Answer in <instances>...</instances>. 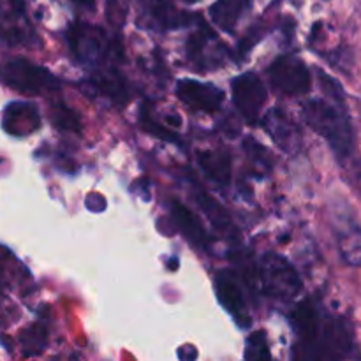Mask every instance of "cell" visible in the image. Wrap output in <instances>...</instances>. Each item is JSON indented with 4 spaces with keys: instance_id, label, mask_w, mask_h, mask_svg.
<instances>
[{
    "instance_id": "cell-6",
    "label": "cell",
    "mask_w": 361,
    "mask_h": 361,
    "mask_svg": "<svg viewBox=\"0 0 361 361\" xmlns=\"http://www.w3.org/2000/svg\"><path fill=\"white\" fill-rule=\"evenodd\" d=\"M233 101L240 115L249 123H256L263 115V108L267 104V88L259 76L254 73L240 74L233 80Z\"/></svg>"
},
{
    "instance_id": "cell-20",
    "label": "cell",
    "mask_w": 361,
    "mask_h": 361,
    "mask_svg": "<svg viewBox=\"0 0 361 361\" xmlns=\"http://www.w3.org/2000/svg\"><path fill=\"white\" fill-rule=\"evenodd\" d=\"M245 360H270L271 353L268 348V341L264 331H256L247 338V348H245Z\"/></svg>"
},
{
    "instance_id": "cell-24",
    "label": "cell",
    "mask_w": 361,
    "mask_h": 361,
    "mask_svg": "<svg viewBox=\"0 0 361 361\" xmlns=\"http://www.w3.org/2000/svg\"><path fill=\"white\" fill-rule=\"evenodd\" d=\"M73 2L81 7H87V9H92L95 6V0H73Z\"/></svg>"
},
{
    "instance_id": "cell-3",
    "label": "cell",
    "mask_w": 361,
    "mask_h": 361,
    "mask_svg": "<svg viewBox=\"0 0 361 361\" xmlns=\"http://www.w3.org/2000/svg\"><path fill=\"white\" fill-rule=\"evenodd\" d=\"M2 80L13 90L25 95H44L60 88L59 78L51 71L25 59L9 60L2 69Z\"/></svg>"
},
{
    "instance_id": "cell-12",
    "label": "cell",
    "mask_w": 361,
    "mask_h": 361,
    "mask_svg": "<svg viewBox=\"0 0 361 361\" xmlns=\"http://www.w3.org/2000/svg\"><path fill=\"white\" fill-rule=\"evenodd\" d=\"M171 214L173 221L178 226L180 233L196 247H207L208 245V236L204 231L203 224L197 221L196 215L185 207V204L178 203V201H171Z\"/></svg>"
},
{
    "instance_id": "cell-25",
    "label": "cell",
    "mask_w": 361,
    "mask_h": 361,
    "mask_svg": "<svg viewBox=\"0 0 361 361\" xmlns=\"http://www.w3.org/2000/svg\"><path fill=\"white\" fill-rule=\"evenodd\" d=\"M182 2H185V4H197V2H200V0H182Z\"/></svg>"
},
{
    "instance_id": "cell-10",
    "label": "cell",
    "mask_w": 361,
    "mask_h": 361,
    "mask_svg": "<svg viewBox=\"0 0 361 361\" xmlns=\"http://www.w3.org/2000/svg\"><path fill=\"white\" fill-rule=\"evenodd\" d=\"M2 127L9 136L27 137L41 127V115L30 102H11L4 111Z\"/></svg>"
},
{
    "instance_id": "cell-4",
    "label": "cell",
    "mask_w": 361,
    "mask_h": 361,
    "mask_svg": "<svg viewBox=\"0 0 361 361\" xmlns=\"http://www.w3.org/2000/svg\"><path fill=\"white\" fill-rule=\"evenodd\" d=\"M67 44L74 59L88 66L101 62L104 56L111 53L120 55L118 51H111V42L108 41V35L101 28L85 23L71 25L67 30Z\"/></svg>"
},
{
    "instance_id": "cell-9",
    "label": "cell",
    "mask_w": 361,
    "mask_h": 361,
    "mask_svg": "<svg viewBox=\"0 0 361 361\" xmlns=\"http://www.w3.org/2000/svg\"><path fill=\"white\" fill-rule=\"evenodd\" d=\"M263 126L267 129V133L271 136V140L286 154H296L302 148V134H300V129L281 109H270L264 115Z\"/></svg>"
},
{
    "instance_id": "cell-21",
    "label": "cell",
    "mask_w": 361,
    "mask_h": 361,
    "mask_svg": "<svg viewBox=\"0 0 361 361\" xmlns=\"http://www.w3.org/2000/svg\"><path fill=\"white\" fill-rule=\"evenodd\" d=\"M140 122H141V126H143V129L147 130V133H150L152 136L161 137V140H166V141H171V143H178V137H176V134L173 133V130H169L168 127L159 126V123L152 118V115L148 113L147 108L141 109Z\"/></svg>"
},
{
    "instance_id": "cell-7",
    "label": "cell",
    "mask_w": 361,
    "mask_h": 361,
    "mask_svg": "<svg viewBox=\"0 0 361 361\" xmlns=\"http://www.w3.org/2000/svg\"><path fill=\"white\" fill-rule=\"evenodd\" d=\"M176 95L185 106L194 111L215 113L222 106L224 92L215 85L196 80H182L176 85Z\"/></svg>"
},
{
    "instance_id": "cell-13",
    "label": "cell",
    "mask_w": 361,
    "mask_h": 361,
    "mask_svg": "<svg viewBox=\"0 0 361 361\" xmlns=\"http://www.w3.org/2000/svg\"><path fill=\"white\" fill-rule=\"evenodd\" d=\"M197 162L204 175L217 183H228L231 180L233 161L229 152L226 150H207L197 154Z\"/></svg>"
},
{
    "instance_id": "cell-8",
    "label": "cell",
    "mask_w": 361,
    "mask_h": 361,
    "mask_svg": "<svg viewBox=\"0 0 361 361\" xmlns=\"http://www.w3.org/2000/svg\"><path fill=\"white\" fill-rule=\"evenodd\" d=\"M215 293L221 302V305L233 316V319L238 323V326L249 328L250 326V314L247 309L245 298L240 289L238 281H236L233 271H219L215 277Z\"/></svg>"
},
{
    "instance_id": "cell-14",
    "label": "cell",
    "mask_w": 361,
    "mask_h": 361,
    "mask_svg": "<svg viewBox=\"0 0 361 361\" xmlns=\"http://www.w3.org/2000/svg\"><path fill=\"white\" fill-rule=\"evenodd\" d=\"M92 83H94L95 90H97L99 94L106 95V97H109L113 102H116V104H123V102H127V99H129V90H127L126 80H123L122 74H118L116 71L109 69L95 74Z\"/></svg>"
},
{
    "instance_id": "cell-11",
    "label": "cell",
    "mask_w": 361,
    "mask_h": 361,
    "mask_svg": "<svg viewBox=\"0 0 361 361\" xmlns=\"http://www.w3.org/2000/svg\"><path fill=\"white\" fill-rule=\"evenodd\" d=\"M293 326H295L296 334L302 338L305 349H312L316 344L317 335H319V328L323 319H321V312L316 307L312 300H303L295 310H293Z\"/></svg>"
},
{
    "instance_id": "cell-22",
    "label": "cell",
    "mask_w": 361,
    "mask_h": 361,
    "mask_svg": "<svg viewBox=\"0 0 361 361\" xmlns=\"http://www.w3.org/2000/svg\"><path fill=\"white\" fill-rule=\"evenodd\" d=\"M85 207L90 212H95V214H102L108 207V201L101 192H88L87 197H85Z\"/></svg>"
},
{
    "instance_id": "cell-5",
    "label": "cell",
    "mask_w": 361,
    "mask_h": 361,
    "mask_svg": "<svg viewBox=\"0 0 361 361\" xmlns=\"http://www.w3.org/2000/svg\"><path fill=\"white\" fill-rule=\"evenodd\" d=\"M271 85L286 95H302L310 90L312 78L309 67L295 55H282L268 69Z\"/></svg>"
},
{
    "instance_id": "cell-2",
    "label": "cell",
    "mask_w": 361,
    "mask_h": 361,
    "mask_svg": "<svg viewBox=\"0 0 361 361\" xmlns=\"http://www.w3.org/2000/svg\"><path fill=\"white\" fill-rule=\"evenodd\" d=\"M259 277L264 293L281 302L295 300L303 288L295 267L284 256L275 252H268L261 257Z\"/></svg>"
},
{
    "instance_id": "cell-1",
    "label": "cell",
    "mask_w": 361,
    "mask_h": 361,
    "mask_svg": "<svg viewBox=\"0 0 361 361\" xmlns=\"http://www.w3.org/2000/svg\"><path fill=\"white\" fill-rule=\"evenodd\" d=\"M303 118L314 133L330 145L341 166L358 157L355 129L345 108V99H312L303 106Z\"/></svg>"
},
{
    "instance_id": "cell-17",
    "label": "cell",
    "mask_w": 361,
    "mask_h": 361,
    "mask_svg": "<svg viewBox=\"0 0 361 361\" xmlns=\"http://www.w3.org/2000/svg\"><path fill=\"white\" fill-rule=\"evenodd\" d=\"M245 2L247 0H217L210 7L212 21L219 25L222 30L231 32L238 23L240 16H242Z\"/></svg>"
},
{
    "instance_id": "cell-23",
    "label": "cell",
    "mask_w": 361,
    "mask_h": 361,
    "mask_svg": "<svg viewBox=\"0 0 361 361\" xmlns=\"http://www.w3.org/2000/svg\"><path fill=\"white\" fill-rule=\"evenodd\" d=\"M178 358L180 360H185V361L196 360L197 358V351L192 348V345H185V348H180Z\"/></svg>"
},
{
    "instance_id": "cell-15",
    "label": "cell",
    "mask_w": 361,
    "mask_h": 361,
    "mask_svg": "<svg viewBox=\"0 0 361 361\" xmlns=\"http://www.w3.org/2000/svg\"><path fill=\"white\" fill-rule=\"evenodd\" d=\"M196 201H197V204H200L201 210L207 214V217L210 219V222L219 229V231L224 233V235H228V236H235V233H238L236 231L235 224L231 222V219H229L228 212H226L224 208H222L221 204L214 200V197H210L208 194H204L203 190H197Z\"/></svg>"
},
{
    "instance_id": "cell-16",
    "label": "cell",
    "mask_w": 361,
    "mask_h": 361,
    "mask_svg": "<svg viewBox=\"0 0 361 361\" xmlns=\"http://www.w3.org/2000/svg\"><path fill=\"white\" fill-rule=\"evenodd\" d=\"M342 259L351 267H361V226L349 224L337 235Z\"/></svg>"
},
{
    "instance_id": "cell-19",
    "label": "cell",
    "mask_w": 361,
    "mask_h": 361,
    "mask_svg": "<svg viewBox=\"0 0 361 361\" xmlns=\"http://www.w3.org/2000/svg\"><path fill=\"white\" fill-rule=\"evenodd\" d=\"M49 116H51V123L60 130L66 133H81V118L73 108H69L63 102H55L49 109Z\"/></svg>"
},
{
    "instance_id": "cell-18",
    "label": "cell",
    "mask_w": 361,
    "mask_h": 361,
    "mask_svg": "<svg viewBox=\"0 0 361 361\" xmlns=\"http://www.w3.org/2000/svg\"><path fill=\"white\" fill-rule=\"evenodd\" d=\"M150 16L159 27L168 28V30L169 28L183 27L190 20V14L178 13L169 0H152Z\"/></svg>"
}]
</instances>
